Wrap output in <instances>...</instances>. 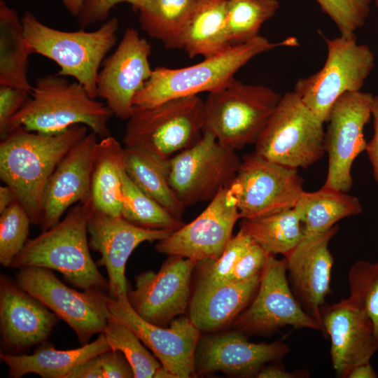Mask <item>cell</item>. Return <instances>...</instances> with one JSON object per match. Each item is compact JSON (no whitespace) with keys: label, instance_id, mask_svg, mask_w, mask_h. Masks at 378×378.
<instances>
[{"label":"cell","instance_id":"obj_1","mask_svg":"<svg viewBox=\"0 0 378 378\" xmlns=\"http://www.w3.org/2000/svg\"><path fill=\"white\" fill-rule=\"evenodd\" d=\"M88 129L78 124L58 134H43L18 127L1 139V180L13 190L31 224L41 223L43 195L50 176Z\"/></svg>","mask_w":378,"mask_h":378},{"label":"cell","instance_id":"obj_2","mask_svg":"<svg viewBox=\"0 0 378 378\" xmlns=\"http://www.w3.org/2000/svg\"><path fill=\"white\" fill-rule=\"evenodd\" d=\"M112 115L106 103L91 97L78 81L70 82L58 74H48L35 80L29 97L8 122L2 139L18 127L55 134L78 124L102 139L111 136L108 122Z\"/></svg>","mask_w":378,"mask_h":378},{"label":"cell","instance_id":"obj_3","mask_svg":"<svg viewBox=\"0 0 378 378\" xmlns=\"http://www.w3.org/2000/svg\"><path fill=\"white\" fill-rule=\"evenodd\" d=\"M92 209L90 197L76 204L55 225L27 240L10 267L56 270L77 288L108 290V280L100 273L90 253L88 222Z\"/></svg>","mask_w":378,"mask_h":378},{"label":"cell","instance_id":"obj_4","mask_svg":"<svg viewBox=\"0 0 378 378\" xmlns=\"http://www.w3.org/2000/svg\"><path fill=\"white\" fill-rule=\"evenodd\" d=\"M298 46V40L294 36L272 43L258 36L189 66L157 67L135 95L133 104L154 106L172 99L213 92L230 82L234 74L255 56L278 47Z\"/></svg>","mask_w":378,"mask_h":378},{"label":"cell","instance_id":"obj_5","mask_svg":"<svg viewBox=\"0 0 378 378\" xmlns=\"http://www.w3.org/2000/svg\"><path fill=\"white\" fill-rule=\"evenodd\" d=\"M21 20L34 53L54 61L60 68L59 75L74 78L96 99L99 67L117 41L118 18H109L92 31L56 29L40 22L30 11H25Z\"/></svg>","mask_w":378,"mask_h":378},{"label":"cell","instance_id":"obj_6","mask_svg":"<svg viewBox=\"0 0 378 378\" xmlns=\"http://www.w3.org/2000/svg\"><path fill=\"white\" fill-rule=\"evenodd\" d=\"M204 106L198 95L172 99L144 106L134 105L123 136L132 147L169 160L202 136Z\"/></svg>","mask_w":378,"mask_h":378},{"label":"cell","instance_id":"obj_7","mask_svg":"<svg viewBox=\"0 0 378 378\" xmlns=\"http://www.w3.org/2000/svg\"><path fill=\"white\" fill-rule=\"evenodd\" d=\"M281 94L261 85L234 78L204 102L203 132L212 133L223 146L234 150L255 144L267 126Z\"/></svg>","mask_w":378,"mask_h":378},{"label":"cell","instance_id":"obj_8","mask_svg":"<svg viewBox=\"0 0 378 378\" xmlns=\"http://www.w3.org/2000/svg\"><path fill=\"white\" fill-rule=\"evenodd\" d=\"M323 124L295 92H287L255 144L254 152L288 167L306 169L326 153Z\"/></svg>","mask_w":378,"mask_h":378},{"label":"cell","instance_id":"obj_9","mask_svg":"<svg viewBox=\"0 0 378 378\" xmlns=\"http://www.w3.org/2000/svg\"><path fill=\"white\" fill-rule=\"evenodd\" d=\"M321 36L328 50L323 66L309 76L299 78L293 91L324 123L341 95L360 91L375 66V55L368 46L357 43L356 38Z\"/></svg>","mask_w":378,"mask_h":378},{"label":"cell","instance_id":"obj_10","mask_svg":"<svg viewBox=\"0 0 378 378\" xmlns=\"http://www.w3.org/2000/svg\"><path fill=\"white\" fill-rule=\"evenodd\" d=\"M242 160L204 131L193 146L169 160V182L185 206L211 201L234 178Z\"/></svg>","mask_w":378,"mask_h":378},{"label":"cell","instance_id":"obj_11","mask_svg":"<svg viewBox=\"0 0 378 378\" xmlns=\"http://www.w3.org/2000/svg\"><path fill=\"white\" fill-rule=\"evenodd\" d=\"M15 281L71 327L81 346L103 332L109 316L104 290L92 288L79 292L62 282L52 270L39 267L18 268Z\"/></svg>","mask_w":378,"mask_h":378},{"label":"cell","instance_id":"obj_12","mask_svg":"<svg viewBox=\"0 0 378 378\" xmlns=\"http://www.w3.org/2000/svg\"><path fill=\"white\" fill-rule=\"evenodd\" d=\"M298 169L270 161L255 152L245 155L228 186L241 218H257L288 209L303 190Z\"/></svg>","mask_w":378,"mask_h":378},{"label":"cell","instance_id":"obj_13","mask_svg":"<svg viewBox=\"0 0 378 378\" xmlns=\"http://www.w3.org/2000/svg\"><path fill=\"white\" fill-rule=\"evenodd\" d=\"M373 97L370 92H349L333 104L324 136L328 165L323 187L345 192L352 188L351 167L366 149L363 131L372 118Z\"/></svg>","mask_w":378,"mask_h":378},{"label":"cell","instance_id":"obj_14","mask_svg":"<svg viewBox=\"0 0 378 378\" xmlns=\"http://www.w3.org/2000/svg\"><path fill=\"white\" fill-rule=\"evenodd\" d=\"M243 333L267 335L285 326L322 331L295 298L287 277L286 258L270 254L258 290L247 307L233 321Z\"/></svg>","mask_w":378,"mask_h":378},{"label":"cell","instance_id":"obj_15","mask_svg":"<svg viewBox=\"0 0 378 378\" xmlns=\"http://www.w3.org/2000/svg\"><path fill=\"white\" fill-rule=\"evenodd\" d=\"M109 316L129 328L148 348L172 378L195 375V356L200 330L190 318L180 316L169 328L153 324L139 316L131 307L127 297L106 298Z\"/></svg>","mask_w":378,"mask_h":378},{"label":"cell","instance_id":"obj_16","mask_svg":"<svg viewBox=\"0 0 378 378\" xmlns=\"http://www.w3.org/2000/svg\"><path fill=\"white\" fill-rule=\"evenodd\" d=\"M241 218L229 187L222 189L194 220L184 224L155 245L158 252L190 258L196 262L216 260L233 237Z\"/></svg>","mask_w":378,"mask_h":378},{"label":"cell","instance_id":"obj_17","mask_svg":"<svg viewBox=\"0 0 378 378\" xmlns=\"http://www.w3.org/2000/svg\"><path fill=\"white\" fill-rule=\"evenodd\" d=\"M150 52L147 40L127 28L115 51L103 61L97 78V97L120 119L130 117L135 95L151 76Z\"/></svg>","mask_w":378,"mask_h":378},{"label":"cell","instance_id":"obj_18","mask_svg":"<svg viewBox=\"0 0 378 378\" xmlns=\"http://www.w3.org/2000/svg\"><path fill=\"white\" fill-rule=\"evenodd\" d=\"M157 272L147 271L135 276V288H128L127 299L144 320L164 326L183 314L189 304L190 279L197 262L169 255Z\"/></svg>","mask_w":378,"mask_h":378},{"label":"cell","instance_id":"obj_19","mask_svg":"<svg viewBox=\"0 0 378 378\" xmlns=\"http://www.w3.org/2000/svg\"><path fill=\"white\" fill-rule=\"evenodd\" d=\"M89 245L101 255L97 265L104 266L108 274V296L127 297L125 265L133 251L145 241H160L172 232L134 225L121 216H113L94 208L88 222Z\"/></svg>","mask_w":378,"mask_h":378},{"label":"cell","instance_id":"obj_20","mask_svg":"<svg viewBox=\"0 0 378 378\" xmlns=\"http://www.w3.org/2000/svg\"><path fill=\"white\" fill-rule=\"evenodd\" d=\"M322 332L330 340L332 366L338 377L346 378L356 366L370 362L378 349L368 316L349 298L321 309Z\"/></svg>","mask_w":378,"mask_h":378},{"label":"cell","instance_id":"obj_21","mask_svg":"<svg viewBox=\"0 0 378 378\" xmlns=\"http://www.w3.org/2000/svg\"><path fill=\"white\" fill-rule=\"evenodd\" d=\"M59 319L15 280L1 274L0 329L4 352L22 354L46 342Z\"/></svg>","mask_w":378,"mask_h":378},{"label":"cell","instance_id":"obj_22","mask_svg":"<svg viewBox=\"0 0 378 378\" xmlns=\"http://www.w3.org/2000/svg\"><path fill=\"white\" fill-rule=\"evenodd\" d=\"M339 230L335 225L323 233L303 237L285 257L290 289L304 312L321 325V309L331 293L334 258L328 248ZM322 328V327H321Z\"/></svg>","mask_w":378,"mask_h":378},{"label":"cell","instance_id":"obj_23","mask_svg":"<svg viewBox=\"0 0 378 378\" xmlns=\"http://www.w3.org/2000/svg\"><path fill=\"white\" fill-rule=\"evenodd\" d=\"M195 356V374L216 371L239 377H256L266 364L279 362L290 351L281 341L249 342L239 330L203 339Z\"/></svg>","mask_w":378,"mask_h":378},{"label":"cell","instance_id":"obj_24","mask_svg":"<svg viewBox=\"0 0 378 378\" xmlns=\"http://www.w3.org/2000/svg\"><path fill=\"white\" fill-rule=\"evenodd\" d=\"M98 136L88 132L61 160L50 176L43 195L41 231L61 220L73 204L90 197L91 177Z\"/></svg>","mask_w":378,"mask_h":378},{"label":"cell","instance_id":"obj_25","mask_svg":"<svg viewBox=\"0 0 378 378\" xmlns=\"http://www.w3.org/2000/svg\"><path fill=\"white\" fill-rule=\"evenodd\" d=\"M260 276L212 286L197 284L189 305L192 323L200 331H214L233 322L251 302Z\"/></svg>","mask_w":378,"mask_h":378},{"label":"cell","instance_id":"obj_26","mask_svg":"<svg viewBox=\"0 0 378 378\" xmlns=\"http://www.w3.org/2000/svg\"><path fill=\"white\" fill-rule=\"evenodd\" d=\"M109 349L102 332L94 341L77 349L57 350L45 342L38 345L32 354L1 352L0 358L8 367L10 377L20 378L34 373L43 378H67L75 366Z\"/></svg>","mask_w":378,"mask_h":378},{"label":"cell","instance_id":"obj_27","mask_svg":"<svg viewBox=\"0 0 378 378\" xmlns=\"http://www.w3.org/2000/svg\"><path fill=\"white\" fill-rule=\"evenodd\" d=\"M124 148L113 136L99 139L91 177L90 198L95 210L120 216L122 210L121 173Z\"/></svg>","mask_w":378,"mask_h":378},{"label":"cell","instance_id":"obj_28","mask_svg":"<svg viewBox=\"0 0 378 378\" xmlns=\"http://www.w3.org/2000/svg\"><path fill=\"white\" fill-rule=\"evenodd\" d=\"M34 51L25 37L17 11L0 1V86L31 92L27 78L29 57Z\"/></svg>","mask_w":378,"mask_h":378},{"label":"cell","instance_id":"obj_29","mask_svg":"<svg viewBox=\"0 0 378 378\" xmlns=\"http://www.w3.org/2000/svg\"><path fill=\"white\" fill-rule=\"evenodd\" d=\"M294 209L301 220L303 237L327 232L339 220L363 212L358 197L325 187L315 192L304 191Z\"/></svg>","mask_w":378,"mask_h":378},{"label":"cell","instance_id":"obj_30","mask_svg":"<svg viewBox=\"0 0 378 378\" xmlns=\"http://www.w3.org/2000/svg\"><path fill=\"white\" fill-rule=\"evenodd\" d=\"M169 160L160 159L134 148H124L123 165L130 179L145 194L181 219L186 206L169 184Z\"/></svg>","mask_w":378,"mask_h":378},{"label":"cell","instance_id":"obj_31","mask_svg":"<svg viewBox=\"0 0 378 378\" xmlns=\"http://www.w3.org/2000/svg\"><path fill=\"white\" fill-rule=\"evenodd\" d=\"M227 0H201L186 27L183 49L190 57L218 54L230 44L226 28Z\"/></svg>","mask_w":378,"mask_h":378},{"label":"cell","instance_id":"obj_32","mask_svg":"<svg viewBox=\"0 0 378 378\" xmlns=\"http://www.w3.org/2000/svg\"><path fill=\"white\" fill-rule=\"evenodd\" d=\"M201 0H152L139 11L141 29L167 49H183L188 24Z\"/></svg>","mask_w":378,"mask_h":378},{"label":"cell","instance_id":"obj_33","mask_svg":"<svg viewBox=\"0 0 378 378\" xmlns=\"http://www.w3.org/2000/svg\"><path fill=\"white\" fill-rule=\"evenodd\" d=\"M240 229L273 255L286 256L303 237L301 220L294 207L257 218L243 219Z\"/></svg>","mask_w":378,"mask_h":378},{"label":"cell","instance_id":"obj_34","mask_svg":"<svg viewBox=\"0 0 378 378\" xmlns=\"http://www.w3.org/2000/svg\"><path fill=\"white\" fill-rule=\"evenodd\" d=\"M121 217L144 228L174 232L184 223L159 203L141 191L130 179L125 169L121 173Z\"/></svg>","mask_w":378,"mask_h":378},{"label":"cell","instance_id":"obj_35","mask_svg":"<svg viewBox=\"0 0 378 378\" xmlns=\"http://www.w3.org/2000/svg\"><path fill=\"white\" fill-rule=\"evenodd\" d=\"M279 8L278 0H227L226 28L230 44L244 43L260 36L262 25Z\"/></svg>","mask_w":378,"mask_h":378},{"label":"cell","instance_id":"obj_36","mask_svg":"<svg viewBox=\"0 0 378 378\" xmlns=\"http://www.w3.org/2000/svg\"><path fill=\"white\" fill-rule=\"evenodd\" d=\"M103 333L111 349L124 354L133 370L134 378H155L162 368L160 362L129 328L108 318Z\"/></svg>","mask_w":378,"mask_h":378},{"label":"cell","instance_id":"obj_37","mask_svg":"<svg viewBox=\"0 0 378 378\" xmlns=\"http://www.w3.org/2000/svg\"><path fill=\"white\" fill-rule=\"evenodd\" d=\"M349 298L370 319L378 343V261L358 260L348 272Z\"/></svg>","mask_w":378,"mask_h":378},{"label":"cell","instance_id":"obj_38","mask_svg":"<svg viewBox=\"0 0 378 378\" xmlns=\"http://www.w3.org/2000/svg\"><path fill=\"white\" fill-rule=\"evenodd\" d=\"M0 214V263L10 267L28 240L31 222L18 200Z\"/></svg>","mask_w":378,"mask_h":378},{"label":"cell","instance_id":"obj_39","mask_svg":"<svg viewBox=\"0 0 378 378\" xmlns=\"http://www.w3.org/2000/svg\"><path fill=\"white\" fill-rule=\"evenodd\" d=\"M253 242L251 237L240 229L231 238L218 258L197 262L199 272L197 284L212 286L225 282L238 260Z\"/></svg>","mask_w":378,"mask_h":378},{"label":"cell","instance_id":"obj_40","mask_svg":"<svg viewBox=\"0 0 378 378\" xmlns=\"http://www.w3.org/2000/svg\"><path fill=\"white\" fill-rule=\"evenodd\" d=\"M373 0H316L323 13L337 26L340 36L356 38V31L364 26Z\"/></svg>","mask_w":378,"mask_h":378},{"label":"cell","instance_id":"obj_41","mask_svg":"<svg viewBox=\"0 0 378 378\" xmlns=\"http://www.w3.org/2000/svg\"><path fill=\"white\" fill-rule=\"evenodd\" d=\"M152 0H85L78 18L80 29H85L90 25L107 20L111 9L118 4L126 2L134 11H139L147 6Z\"/></svg>","mask_w":378,"mask_h":378},{"label":"cell","instance_id":"obj_42","mask_svg":"<svg viewBox=\"0 0 378 378\" xmlns=\"http://www.w3.org/2000/svg\"><path fill=\"white\" fill-rule=\"evenodd\" d=\"M269 255L262 246L253 241L238 260L225 282L244 281L261 274Z\"/></svg>","mask_w":378,"mask_h":378},{"label":"cell","instance_id":"obj_43","mask_svg":"<svg viewBox=\"0 0 378 378\" xmlns=\"http://www.w3.org/2000/svg\"><path fill=\"white\" fill-rule=\"evenodd\" d=\"M29 92L10 86H0V136L2 139L9 120L20 110Z\"/></svg>","mask_w":378,"mask_h":378},{"label":"cell","instance_id":"obj_44","mask_svg":"<svg viewBox=\"0 0 378 378\" xmlns=\"http://www.w3.org/2000/svg\"><path fill=\"white\" fill-rule=\"evenodd\" d=\"M99 358L104 378L134 377L130 363L120 351L109 349L99 354Z\"/></svg>","mask_w":378,"mask_h":378},{"label":"cell","instance_id":"obj_45","mask_svg":"<svg viewBox=\"0 0 378 378\" xmlns=\"http://www.w3.org/2000/svg\"><path fill=\"white\" fill-rule=\"evenodd\" d=\"M372 117L374 134L371 140L367 143L365 151L372 166L374 178L378 183V95L373 97Z\"/></svg>","mask_w":378,"mask_h":378},{"label":"cell","instance_id":"obj_46","mask_svg":"<svg viewBox=\"0 0 378 378\" xmlns=\"http://www.w3.org/2000/svg\"><path fill=\"white\" fill-rule=\"evenodd\" d=\"M67 378H104L99 355L75 366L69 373Z\"/></svg>","mask_w":378,"mask_h":378},{"label":"cell","instance_id":"obj_47","mask_svg":"<svg viewBox=\"0 0 378 378\" xmlns=\"http://www.w3.org/2000/svg\"><path fill=\"white\" fill-rule=\"evenodd\" d=\"M309 372L304 369L295 370L291 372L287 371L285 368L279 364L265 366L257 374L258 378H307Z\"/></svg>","mask_w":378,"mask_h":378},{"label":"cell","instance_id":"obj_48","mask_svg":"<svg viewBox=\"0 0 378 378\" xmlns=\"http://www.w3.org/2000/svg\"><path fill=\"white\" fill-rule=\"evenodd\" d=\"M377 374L370 362H368L354 368L346 378H377Z\"/></svg>","mask_w":378,"mask_h":378},{"label":"cell","instance_id":"obj_49","mask_svg":"<svg viewBox=\"0 0 378 378\" xmlns=\"http://www.w3.org/2000/svg\"><path fill=\"white\" fill-rule=\"evenodd\" d=\"M16 200V195L10 187L6 184L0 187V213Z\"/></svg>","mask_w":378,"mask_h":378},{"label":"cell","instance_id":"obj_50","mask_svg":"<svg viewBox=\"0 0 378 378\" xmlns=\"http://www.w3.org/2000/svg\"><path fill=\"white\" fill-rule=\"evenodd\" d=\"M65 8L73 16L78 17L85 0H61Z\"/></svg>","mask_w":378,"mask_h":378},{"label":"cell","instance_id":"obj_51","mask_svg":"<svg viewBox=\"0 0 378 378\" xmlns=\"http://www.w3.org/2000/svg\"><path fill=\"white\" fill-rule=\"evenodd\" d=\"M374 3H375V5L378 9V0H374Z\"/></svg>","mask_w":378,"mask_h":378}]
</instances>
